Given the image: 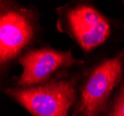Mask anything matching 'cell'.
I'll use <instances>...</instances> for the list:
<instances>
[{"mask_svg":"<svg viewBox=\"0 0 124 116\" xmlns=\"http://www.w3.org/2000/svg\"><path fill=\"white\" fill-rule=\"evenodd\" d=\"M56 27L87 57L102 48L119 46L124 38V20L106 15L88 0H72L56 8Z\"/></svg>","mask_w":124,"mask_h":116,"instance_id":"obj_1","label":"cell"},{"mask_svg":"<svg viewBox=\"0 0 124 116\" xmlns=\"http://www.w3.org/2000/svg\"><path fill=\"white\" fill-rule=\"evenodd\" d=\"M41 14L35 6L15 0L0 1V84L9 83L12 68L27 51L41 47Z\"/></svg>","mask_w":124,"mask_h":116,"instance_id":"obj_2","label":"cell"},{"mask_svg":"<svg viewBox=\"0 0 124 116\" xmlns=\"http://www.w3.org/2000/svg\"><path fill=\"white\" fill-rule=\"evenodd\" d=\"M124 68V45L85 58L70 116H103Z\"/></svg>","mask_w":124,"mask_h":116,"instance_id":"obj_3","label":"cell"},{"mask_svg":"<svg viewBox=\"0 0 124 116\" xmlns=\"http://www.w3.org/2000/svg\"><path fill=\"white\" fill-rule=\"evenodd\" d=\"M83 65L60 71L51 79L34 86L8 84L2 93L31 116H70Z\"/></svg>","mask_w":124,"mask_h":116,"instance_id":"obj_4","label":"cell"},{"mask_svg":"<svg viewBox=\"0 0 124 116\" xmlns=\"http://www.w3.org/2000/svg\"><path fill=\"white\" fill-rule=\"evenodd\" d=\"M18 63L22 72L8 84L30 87L46 82L60 71L82 66L85 63V58H76L71 49L59 50L50 46H41L27 51Z\"/></svg>","mask_w":124,"mask_h":116,"instance_id":"obj_5","label":"cell"},{"mask_svg":"<svg viewBox=\"0 0 124 116\" xmlns=\"http://www.w3.org/2000/svg\"><path fill=\"white\" fill-rule=\"evenodd\" d=\"M103 116H124V68L119 84Z\"/></svg>","mask_w":124,"mask_h":116,"instance_id":"obj_6","label":"cell"}]
</instances>
